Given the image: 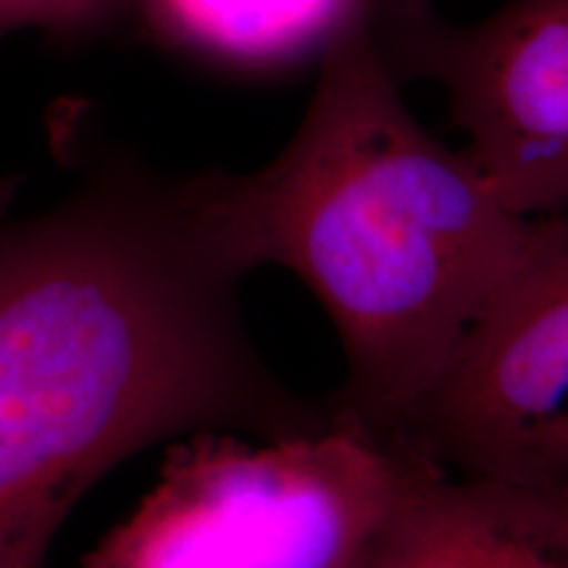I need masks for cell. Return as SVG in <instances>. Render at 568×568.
<instances>
[{
	"label": "cell",
	"instance_id": "1",
	"mask_svg": "<svg viewBox=\"0 0 568 568\" xmlns=\"http://www.w3.org/2000/svg\"><path fill=\"white\" fill-rule=\"evenodd\" d=\"M245 276L195 174L126 153L51 209L0 216V568H48L77 503L148 447L337 426L255 347Z\"/></svg>",
	"mask_w": 568,
	"mask_h": 568
},
{
	"label": "cell",
	"instance_id": "2",
	"mask_svg": "<svg viewBox=\"0 0 568 568\" xmlns=\"http://www.w3.org/2000/svg\"><path fill=\"white\" fill-rule=\"evenodd\" d=\"M213 230L247 274L280 266L335 326L339 426L397 437L527 258L535 219L510 211L466 151L416 122L368 9L322 51L301 124L266 166L209 169Z\"/></svg>",
	"mask_w": 568,
	"mask_h": 568
},
{
	"label": "cell",
	"instance_id": "3",
	"mask_svg": "<svg viewBox=\"0 0 568 568\" xmlns=\"http://www.w3.org/2000/svg\"><path fill=\"white\" fill-rule=\"evenodd\" d=\"M443 471L353 426L169 443L159 481L77 568H382L426 481Z\"/></svg>",
	"mask_w": 568,
	"mask_h": 568
},
{
	"label": "cell",
	"instance_id": "4",
	"mask_svg": "<svg viewBox=\"0 0 568 568\" xmlns=\"http://www.w3.org/2000/svg\"><path fill=\"white\" fill-rule=\"evenodd\" d=\"M458 479L568 497V213L535 216L514 280L397 432Z\"/></svg>",
	"mask_w": 568,
	"mask_h": 568
},
{
	"label": "cell",
	"instance_id": "5",
	"mask_svg": "<svg viewBox=\"0 0 568 568\" xmlns=\"http://www.w3.org/2000/svg\"><path fill=\"white\" fill-rule=\"evenodd\" d=\"M368 24L397 82L445 90L464 151L510 211L568 209V0H510L474 27L429 0H368Z\"/></svg>",
	"mask_w": 568,
	"mask_h": 568
},
{
	"label": "cell",
	"instance_id": "6",
	"mask_svg": "<svg viewBox=\"0 0 568 568\" xmlns=\"http://www.w3.org/2000/svg\"><path fill=\"white\" fill-rule=\"evenodd\" d=\"M148 27L180 51L230 69H282L322 55L368 0H138Z\"/></svg>",
	"mask_w": 568,
	"mask_h": 568
},
{
	"label": "cell",
	"instance_id": "7",
	"mask_svg": "<svg viewBox=\"0 0 568 568\" xmlns=\"http://www.w3.org/2000/svg\"><path fill=\"white\" fill-rule=\"evenodd\" d=\"M382 568H568V556L503 514L477 481L437 471Z\"/></svg>",
	"mask_w": 568,
	"mask_h": 568
},
{
	"label": "cell",
	"instance_id": "8",
	"mask_svg": "<svg viewBox=\"0 0 568 568\" xmlns=\"http://www.w3.org/2000/svg\"><path fill=\"white\" fill-rule=\"evenodd\" d=\"M132 11L138 0H0V40L19 30L82 40L111 30Z\"/></svg>",
	"mask_w": 568,
	"mask_h": 568
},
{
	"label": "cell",
	"instance_id": "9",
	"mask_svg": "<svg viewBox=\"0 0 568 568\" xmlns=\"http://www.w3.org/2000/svg\"><path fill=\"white\" fill-rule=\"evenodd\" d=\"M471 481V479H468ZM477 485L489 495V500L503 510L531 535L542 537L552 548H558L568 556V497H531L521 493H510V489Z\"/></svg>",
	"mask_w": 568,
	"mask_h": 568
},
{
	"label": "cell",
	"instance_id": "10",
	"mask_svg": "<svg viewBox=\"0 0 568 568\" xmlns=\"http://www.w3.org/2000/svg\"><path fill=\"white\" fill-rule=\"evenodd\" d=\"M17 187H19V176H6V180H0V216L9 213L13 197H17Z\"/></svg>",
	"mask_w": 568,
	"mask_h": 568
}]
</instances>
